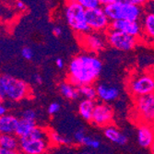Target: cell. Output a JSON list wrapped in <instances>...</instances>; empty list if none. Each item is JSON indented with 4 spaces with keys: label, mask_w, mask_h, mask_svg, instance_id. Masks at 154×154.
Listing matches in <instances>:
<instances>
[{
    "label": "cell",
    "mask_w": 154,
    "mask_h": 154,
    "mask_svg": "<svg viewBox=\"0 0 154 154\" xmlns=\"http://www.w3.org/2000/svg\"><path fill=\"white\" fill-rule=\"evenodd\" d=\"M86 135H85V132H84V129L83 128H80L79 130H77L74 134V140L77 142V143H79L81 144L83 139L85 138Z\"/></svg>",
    "instance_id": "f1b7e54d"
},
{
    "label": "cell",
    "mask_w": 154,
    "mask_h": 154,
    "mask_svg": "<svg viewBox=\"0 0 154 154\" xmlns=\"http://www.w3.org/2000/svg\"><path fill=\"white\" fill-rule=\"evenodd\" d=\"M20 119L11 114L0 116V134L16 135Z\"/></svg>",
    "instance_id": "9a60e30c"
},
{
    "label": "cell",
    "mask_w": 154,
    "mask_h": 154,
    "mask_svg": "<svg viewBox=\"0 0 154 154\" xmlns=\"http://www.w3.org/2000/svg\"><path fill=\"white\" fill-rule=\"evenodd\" d=\"M79 154H91L89 152H82V153H79Z\"/></svg>",
    "instance_id": "74e56055"
},
{
    "label": "cell",
    "mask_w": 154,
    "mask_h": 154,
    "mask_svg": "<svg viewBox=\"0 0 154 154\" xmlns=\"http://www.w3.org/2000/svg\"><path fill=\"white\" fill-rule=\"evenodd\" d=\"M64 14L68 26L77 33L81 35L90 32V28L86 20V9L78 0H70L65 4Z\"/></svg>",
    "instance_id": "277c9868"
},
{
    "label": "cell",
    "mask_w": 154,
    "mask_h": 154,
    "mask_svg": "<svg viewBox=\"0 0 154 154\" xmlns=\"http://www.w3.org/2000/svg\"><path fill=\"white\" fill-rule=\"evenodd\" d=\"M21 118L29 120V121L36 122L37 113H36V111H34L33 109H26V110L21 112Z\"/></svg>",
    "instance_id": "484cf974"
},
{
    "label": "cell",
    "mask_w": 154,
    "mask_h": 154,
    "mask_svg": "<svg viewBox=\"0 0 154 154\" xmlns=\"http://www.w3.org/2000/svg\"><path fill=\"white\" fill-rule=\"evenodd\" d=\"M0 148L8 150H19L20 139L16 135L0 134Z\"/></svg>",
    "instance_id": "ac0fdd59"
},
{
    "label": "cell",
    "mask_w": 154,
    "mask_h": 154,
    "mask_svg": "<svg viewBox=\"0 0 154 154\" xmlns=\"http://www.w3.org/2000/svg\"><path fill=\"white\" fill-rule=\"evenodd\" d=\"M0 154H20L19 150H8L3 148H0Z\"/></svg>",
    "instance_id": "1f68e13d"
},
{
    "label": "cell",
    "mask_w": 154,
    "mask_h": 154,
    "mask_svg": "<svg viewBox=\"0 0 154 154\" xmlns=\"http://www.w3.org/2000/svg\"><path fill=\"white\" fill-rule=\"evenodd\" d=\"M79 93L80 96H82L84 99L86 100H91V101H95L97 98V91L96 88L93 87L92 85H86V86H81L78 88Z\"/></svg>",
    "instance_id": "603a6c76"
},
{
    "label": "cell",
    "mask_w": 154,
    "mask_h": 154,
    "mask_svg": "<svg viewBox=\"0 0 154 154\" xmlns=\"http://www.w3.org/2000/svg\"><path fill=\"white\" fill-rule=\"evenodd\" d=\"M114 121V110L110 106L108 103H96L93 114H92V118H91V123L95 125H98L100 128H107Z\"/></svg>",
    "instance_id": "8fae6325"
},
{
    "label": "cell",
    "mask_w": 154,
    "mask_h": 154,
    "mask_svg": "<svg viewBox=\"0 0 154 154\" xmlns=\"http://www.w3.org/2000/svg\"><path fill=\"white\" fill-rule=\"evenodd\" d=\"M135 116L140 124L154 127V93L134 99Z\"/></svg>",
    "instance_id": "52a82bcc"
},
{
    "label": "cell",
    "mask_w": 154,
    "mask_h": 154,
    "mask_svg": "<svg viewBox=\"0 0 154 154\" xmlns=\"http://www.w3.org/2000/svg\"><path fill=\"white\" fill-rule=\"evenodd\" d=\"M60 108H61V105L58 103L54 102V103H52L49 104V106L47 108V113L50 116H54V115L58 113V112L60 111Z\"/></svg>",
    "instance_id": "4316f807"
},
{
    "label": "cell",
    "mask_w": 154,
    "mask_h": 154,
    "mask_svg": "<svg viewBox=\"0 0 154 154\" xmlns=\"http://www.w3.org/2000/svg\"><path fill=\"white\" fill-rule=\"evenodd\" d=\"M6 99L5 97V93H4V91H3V87H2V84L0 82V103H2V102Z\"/></svg>",
    "instance_id": "d590c367"
},
{
    "label": "cell",
    "mask_w": 154,
    "mask_h": 154,
    "mask_svg": "<svg viewBox=\"0 0 154 154\" xmlns=\"http://www.w3.org/2000/svg\"><path fill=\"white\" fill-rule=\"evenodd\" d=\"M110 29L124 32L125 34L136 37L137 39L143 36L142 26L140 21H128V20L111 21Z\"/></svg>",
    "instance_id": "7c38bea8"
},
{
    "label": "cell",
    "mask_w": 154,
    "mask_h": 154,
    "mask_svg": "<svg viewBox=\"0 0 154 154\" xmlns=\"http://www.w3.org/2000/svg\"><path fill=\"white\" fill-rule=\"evenodd\" d=\"M16 8L20 10V11H24L27 9V6L23 1H17L16 2Z\"/></svg>",
    "instance_id": "4dcf8cb0"
},
{
    "label": "cell",
    "mask_w": 154,
    "mask_h": 154,
    "mask_svg": "<svg viewBox=\"0 0 154 154\" xmlns=\"http://www.w3.org/2000/svg\"><path fill=\"white\" fill-rule=\"evenodd\" d=\"M95 103L94 101L91 100H86L83 99L79 104V113L80 116L86 121H91L92 118V114H93V110L95 107Z\"/></svg>",
    "instance_id": "d6986e66"
},
{
    "label": "cell",
    "mask_w": 154,
    "mask_h": 154,
    "mask_svg": "<svg viewBox=\"0 0 154 154\" xmlns=\"http://www.w3.org/2000/svg\"><path fill=\"white\" fill-rule=\"evenodd\" d=\"M103 10L111 21H138L143 15L142 8L132 5L129 0H113L111 4L103 7Z\"/></svg>",
    "instance_id": "3957f363"
},
{
    "label": "cell",
    "mask_w": 154,
    "mask_h": 154,
    "mask_svg": "<svg viewBox=\"0 0 154 154\" xmlns=\"http://www.w3.org/2000/svg\"><path fill=\"white\" fill-rule=\"evenodd\" d=\"M6 99L11 102H20L31 95V87L23 79L9 75H0Z\"/></svg>",
    "instance_id": "5b68a950"
},
{
    "label": "cell",
    "mask_w": 154,
    "mask_h": 154,
    "mask_svg": "<svg viewBox=\"0 0 154 154\" xmlns=\"http://www.w3.org/2000/svg\"><path fill=\"white\" fill-rule=\"evenodd\" d=\"M140 23L142 26L143 36L154 43V12L144 14Z\"/></svg>",
    "instance_id": "e0dca14e"
},
{
    "label": "cell",
    "mask_w": 154,
    "mask_h": 154,
    "mask_svg": "<svg viewBox=\"0 0 154 154\" xmlns=\"http://www.w3.org/2000/svg\"><path fill=\"white\" fill-rule=\"evenodd\" d=\"M83 145H85L89 148H91V149H98V148H100L101 146V142L98 140V139H94L91 137H88L86 136L85 138L83 139V141L82 143Z\"/></svg>",
    "instance_id": "d4e9b609"
},
{
    "label": "cell",
    "mask_w": 154,
    "mask_h": 154,
    "mask_svg": "<svg viewBox=\"0 0 154 154\" xmlns=\"http://www.w3.org/2000/svg\"><path fill=\"white\" fill-rule=\"evenodd\" d=\"M7 114H8V108L4 104L0 103V116H3Z\"/></svg>",
    "instance_id": "836d02e7"
},
{
    "label": "cell",
    "mask_w": 154,
    "mask_h": 154,
    "mask_svg": "<svg viewBox=\"0 0 154 154\" xmlns=\"http://www.w3.org/2000/svg\"><path fill=\"white\" fill-rule=\"evenodd\" d=\"M59 91L63 97L68 100H76L79 97L78 88L73 86L72 84L67 82L66 80L59 84Z\"/></svg>",
    "instance_id": "ffe728a7"
},
{
    "label": "cell",
    "mask_w": 154,
    "mask_h": 154,
    "mask_svg": "<svg viewBox=\"0 0 154 154\" xmlns=\"http://www.w3.org/2000/svg\"><path fill=\"white\" fill-rule=\"evenodd\" d=\"M78 1L86 10H91L101 7L99 0H78Z\"/></svg>",
    "instance_id": "cb8c5ba5"
},
{
    "label": "cell",
    "mask_w": 154,
    "mask_h": 154,
    "mask_svg": "<svg viewBox=\"0 0 154 154\" xmlns=\"http://www.w3.org/2000/svg\"><path fill=\"white\" fill-rule=\"evenodd\" d=\"M137 140L138 145L147 149L150 148L154 142V127L153 125L140 124L137 130Z\"/></svg>",
    "instance_id": "4fadbf2b"
},
{
    "label": "cell",
    "mask_w": 154,
    "mask_h": 154,
    "mask_svg": "<svg viewBox=\"0 0 154 154\" xmlns=\"http://www.w3.org/2000/svg\"><path fill=\"white\" fill-rule=\"evenodd\" d=\"M52 32H53V34H54L55 37H59V36L62 35L63 31H62V29H61V27H59V26H54V27L53 28Z\"/></svg>",
    "instance_id": "f546056e"
},
{
    "label": "cell",
    "mask_w": 154,
    "mask_h": 154,
    "mask_svg": "<svg viewBox=\"0 0 154 154\" xmlns=\"http://www.w3.org/2000/svg\"><path fill=\"white\" fill-rule=\"evenodd\" d=\"M32 79H33V81L35 82V83H37V84H42L43 83V78L41 77V75H39V74H35V75H33V77H32Z\"/></svg>",
    "instance_id": "d6a6232c"
},
{
    "label": "cell",
    "mask_w": 154,
    "mask_h": 154,
    "mask_svg": "<svg viewBox=\"0 0 154 154\" xmlns=\"http://www.w3.org/2000/svg\"><path fill=\"white\" fill-rule=\"evenodd\" d=\"M49 139L54 145H69L72 143L70 137L62 136L55 131H49Z\"/></svg>",
    "instance_id": "7402d4cb"
},
{
    "label": "cell",
    "mask_w": 154,
    "mask_h": 154,
    "mask_svg": "<svg viewBox=\"0 0 154 154\" xmlns=\"http://www.w3.org/2000/svg\"><path fill=\"white\" fill-rule=\"evenodd\" d=\"M103 133L106 138L113 143L118 145H125L128 142V137L123 134L118 128L113 127V125H109V127L105 128Z\"/></svg>",
    "instance_id": "2e32d148"
},
{
    "label": "cell",
    "mask_w": 154,
    "mask_h": 154,
    "mask_svg": "<svg viewBox=\"0 0 154 154\" xmlns=\"http://www.w3.org/2000/svg\"><path fill=\"white\" fill-rule=\"evenodd\" d=\"M21 55L26 60H31L33 57V51L31 47L25 46L21 49Z\"/></svg>",
    "instance_id": "83f0119b"
},
{
    "label": "cell",
    "mask_w": 154,
    "mask_h": 154,
    "mask_svg": "<svg viewBox=\"0 0 154 154\" xmlns=\"http://www.w3.org/2000/svg\"><path fill=\"white\" fill-rule=\"evenodd\" d=\"M102 70L103 62L96 54H79L68 65L66 81L77 88L92 85L100 77Z\"/></svg>",
    "instance_id": "6da1fadb"
},
{
    "label": "cell",
    "mask_w": 154,
    "mask_h": 154,
    "mask_svg": "<svg viewBox=\"0 0 154 154\" xmlns=\"http://www.w3.org/2000/svg\"><path fill=\"white\" fill-rule=\"evenodd\" d=\"M19 139L20 154H46L51 146L49 131L38 125L28 135L19 137Z\"/></svg>",
    "instance_id": "7a4b0ae2"
},
{
    "label": "cell",
    "mask_w": 154,
    "mask_h": 154,
    "mask_svg": "<svg viewBox=\"0 0 154 154\" xmlns=\"http://www.w3.org/2000/svg\"><path fill=\"white\" fill-rule=\"evenodd\" d=\"M37 127L36 122L33 121H29L26 119H22L20 118L19 121V125L17 128V131H16V136L18 137H24L26 135L29 134L33 128H35Z\"/></svg>",
    "instance_id": "44dd1931"
},
{
    "label": "cell",
    "mask_w": 154,
    "mask_h": 154,
    "mask_svg": "<svg viewBox=\"0 0 154 154\" xmlns=\"http://www.w3.org/2000/svg\"><path fill=\"white\" fill-rule=\"evenodd\" d=\"M128 91L134 98L154 93V73L145 72L133 76L128 83Z\"/></svg>",
    "instance_id": "8992f818"
},
{
    "label": "cell",
    "mask_w": 154,
    "mask_h": 154,
    "mask_svg": "<svg viewBox=\"0 0 154 154\" xmlns=\"http://www.w3.org/2000/svg\"><path fill=\"white\" fill-rule=\"evenodd\" d=\"M105 37L107 45L118 51L123 52H129L134 50L139 43V39L136 37L111 29L105 32Z\"/></svg>",
    "instance_id": "ba28073f"
},
{
    "label": "cell",
    "mask_w": 154,
    "mask_h": 154,
    "mask_svg": "<svg viewBox=\"0 0 154 154\" xmlns=\"http://www.w3.org/2000/svg\"><path fill=\"white\" fill-rule=\"evenodd\" d=\"M55 65L58 68H63L65 66V63H64V60L62 58H57L55 59Z\"/></svg>",
    "instance_id": "e575fe53"
},
{
    "label": "cell",
    "mask_w": 154,
    "mask_h": 154,
    "mask_svg": "<svg viewBox=\"0 0 154 154\" xmlns=\"http://www.w3.org/2000/svg\"><path fill=\"white\" fill-rule=\"evenodd\" d=\"M150 152H151V154H154V142L152 143V145L150 146Z\"/></svg>",
    "instance_id": "8d00e7d4"
},
{
    "label": "cell",
    "mask_w": 154,
    "mask_h": 154,
    "mask_svg": "<svg viewBox=\"0 0 154 154\" xmlns=\"http://www.w3.org/2000/svg\"><path fill=\"white\" fill-rule=\"evenodd\" d=\"M78 36L79 37V45L90 54H96L97 53H100L103 51L107 45L105 33L90 32Z\"/></svg>",
    "instance_id": "30bf717a"
},
{
    "label": "cell",
    "mask_w": 154,
    "mask_h": 154,
    "mask_svg": "<svg viewBox=\"0 0 154 154\" xmlns=\"http://www.w3.org/2000/svg\"><path fill=\"white\" fill-rule=\"evenodd\" d=\"M86 20L91 32L103 33L110 29L111 20L106 16L102 7L86 10Z\"/></svg>",
    "instance_id": "9c48e42d"
},
{
    "label": "cell",
    "mask_w": 154,
    "mask_h": 154,
    "mask_svg": "<svg viewBox=\"0 0 154 154\" xmlns=\"http://www.w3.org/2000/svg\"><path fill=\"white\" fill-rule=\"evenodd\" d=\"M97 98H99L103 103H109L116 100L119 97L120 91L115 86H109L106 84H100L96 87Z\"/></svg>",
    "instance_id": "5bb4252c"
}]
</instances>
